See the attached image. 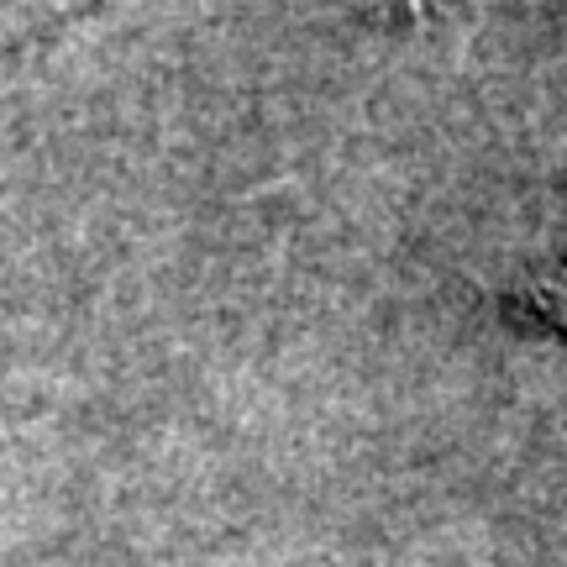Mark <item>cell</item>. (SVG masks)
I'll list each match as a JSON object with an SVG mask.
<instances>
[{"instance_id":"obj_1","label":"cell","mask_w":567,"mask_h":567,"mask_svg":"<svg viewBox=\"0 0 567 567\" xmlns=\"http://www.w3.org/2000/svg\"><path fill=\"white\" fill-rule=\"evenodd\" d=\"M520 300L542 316L547 326H557V331H567V264L551 268V274H542V279L526 284V295Z\"/></svg>"},{"instance_id":"obj_2","label":"cell","mask_w":567,"mask_h":567,"mask_svg":"<svg viewBox=\"0 0 567 567\" xmlns=\"http://www.w3.org/2000/svg\"><path fill=\"white\" fill-rule=\"evenodd\" d=\"M379 6H389V11H405V17H421V11H436L442 0H379Z\"/></svg>"}]
</instances>
